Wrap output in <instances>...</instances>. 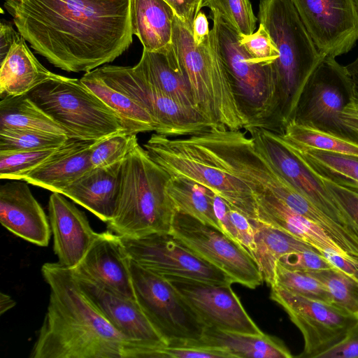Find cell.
<instances>
[{
  "instance_id": "6da1fadb",
  "label": "cell",
  "mask_w": 358,
  "mask_h": 358,
  "mask_svg": "<svg viewBox=\"0 0 358 358\" xmlns=\"http://www.w3.org/2000/svg\"><path fill=\"white\" fill-rule=\"evenodd\" d=\"M24 38L55 66L89 72L132 43L131 0H3Z\"/></svg>"
},
{
  "instance_id": "7a4b0ae2",
  "label": "cell",
  "mask_w": 358,
  "mask_h": 358,
  "mask_svg": "<svg viewBox=\"0 0 358 358\" xmlns=\"http://www.w3.org/2000/svg\"><path fill=\"white\" fill-rule=\"evenodd\" d=\"M49 303L31 358H152L153 350L127 338L99 311L72 270L45 263Z\"/></svg>"
},
{
  "instance_id": "3957f363",
  "label": "cell",
  "mask_w": 358,
  "mask_h": 358,
  "mask_svg": "<svg viewBox=\"0 0 358 358\" xmlns=\"http://www.w3.org/2000/svg\"><path fill=\"white\" fill-rule=\"evenodd\" d=\"M258 18L278 51L271 65L275 108L267 129L282 134L294 120L297 104L322 56L291 0H259Z\"/></svg>"
},
{
  "instance_id": "277c9868",
  "label": "cell",
  "mask_w": 358,
  "mask_h": 358,
  "mask_svg": "<svg viewBox=\"0 0 358 358\" xmlns=\"http://www.w3.org/2000/svg\"><path fill=\"white\" fill-rule=\"evenodd\" d=\"M170 178L145 148L135 145L122 162L117 206L108 230L130 238L170 232L176 211L166 191Z\"/></svg>"
},
{
  "instance_id": "5b68a950",
  "label": "cell",
  "mask_w": 358,
  "mask_h": 358,
  "mask_svg": "<svg viewBox=\"0 0 358 358\" xmlns=\"http://www.w3.org/2000/svg\"><path fill=\"white\" fill-rule=\"evenodd\" d=\"M171 45L199 112L217 126L231 130L248 128L249 120L238 104L210 35L202 43L196 45L192 32L176 15Z\"/></svg>"
},
{
  "instance_id": "8992f818",
  "label": "cell",
  "mask_w": 358,
  "mask_h": 358,
  "mask_svg": "<svg viewBox=\"0 0 358 358\" xmlns=\"http://www.w3.org/2000/svg\"><path fill=\"white\" fill-rule=\"evenodd\" d=\"M143 147L170 176L207 187L251 221H258L257 203L250 187L224 169L193 135L170 138L155 133Z\"/></svg>"
},
{
  "instance_id": "52a82bcc",
  "label": "cell",
  "mask_w": 358,
  "mask_h": 358,
  "mask_svg": "<svg viewBox=\"0 0 358 358\" xmlns=\"http://www.w3.org/2000/svg\"><path fill=\"white\" fill-rule=\"evenodd\" d=\"M69 138L99 141L127 133L120 116L80 79L58 75L27 94Z\"/></svg>"
},
{
  "instance_id": "ba28073f",
  "label": "cell",
  "mask_w": 358,
  "mask_h": 358,
  "mask_svg": "<svg viewBox=\"0 0 358 358\" xmlns=\"http://www.w3.org/2000/svg\"><path fill=\"white\" fill-rule=\"evenodd\" d=\"M210 10V40L227 69L238 104L249 120L248 128L267 129L275 108L271 66L253 62L240 43V34L218 11Z\"/></svg>"
},
{
  "instance_id": "9c48e42d",
  "label": "cell",
  "mask_w": 358,
  "mask_h": 358,
  "mask_svg": "<svg viewBox=\"0 0 358 358\" xmlns=\"http://www.w3.org/2000/svg\"><path fill=\"white\" fill-rule=\"evenodd\" d=\"M131 273L136 300L166 344L202 338L206 325L168 279L132 259Z\"/></svg>"
},
{
  "instance_id": "30bf717a",
  "label": "cell",
  "mask_w": 358,
  "mask_h": 358,
  "mask_svg": "<svg viewBox=\"0 0 358 358\" xmlns=\"http://www.w3.org/2000/svg\"><path fill=\"white\" fill-rule=\"evenodd\" d=\"M108 85L129 96L155 120L157 134L188 136L218 127L199 112L164 94L138 76L131 66L104 65L94 69Z\"/></svg>"
},
{
  "instance_id": "8fae6325",
  "label": "cell",
  "mask_w": 358,
  "mask_h": 358,
  "mask_svg": "<svg viewBox=\"0 0 358 358\" xmlns=\"http://www.w3.org/2000/svg\"><path fill=\"white\" fill-rule=\"evenodd\" d=\"M357 90L346 67L324 56L303 88L292 121L350 137L341 115Z\"/></svg>"
},
{
  "instance_id": "7c38bea8",
  "label": "cell",
  "mask_w": 358,
  "mask_h": 358,
  "mask_svg": "<svg viewBox=\"0 0 358 358\" xmlns=\"http://www.w3.org/2000/svg\"><path fill=\"white\" fill-rule=\"evenodd\" d=\"M194 252L250 289L263 282L253 257L220 229L176 211L170 231Z\"/></svg>"
},
{
  "instance_id": "4fadbf2b",
  "label": "cell",
  "mask_w": 358,
  "mask_h": 358,
  "mask_svg": "<svg viewBox=\"0 0 358 358\" xmlns=\"http://www.w3.org/2000/svg\"><path fill=\"white\" fill-rule=\"evenodd\" d=\"M270 296L303 335L304 347L299 357L318 358L344 340L358 323V317L332 303L306 298L275 285L271 286Z\"/></svg>"
},
{
  "instance_id": "5bb4252c",
  "label": "cell",
  "mask_w": 358,
  "mask_h": 358,
  "mask_svg": "<svg viewBox=\"0 0 358 358\" xmlns=\"http://www.w3.org/2000/svg\"><path fill=\"white\" fill-rule=\"evenodd\" d=\"M121 238L133 261L162 276H178L216 284L234 283L228 275L194 252L171 231Z\"/></svg>"
},
{
  "instance_id": "9a60e30c",
  "label": "cell",
  "mask_w": 358,
  "mask_h": 358,
  "mask_svg": "<svg viewBox=\"0 0 358 358\" xmlns=\"http://www.w3.org/2000/svg\"><path fill=\"white\" fill-rule=\"evenodd\" d=\"M257 149L297 191L324 213L358 236V229L340 208L322 181L281 141L277 133L259 128L245 129Z\"/></svg>"
},
{
  "instance_id": "2e32d148",
  "label": "cell",
  "mask_w": 358,
  "mask_h": 358,
  "mask_svg": "<svg viewBox=\"0 0 358 358\" xmlns=\"http://www.w3.org/2000/svg\"><path fill=\"white\" fill-rule=\"evenodd\" d=\"M178 290L206 327L262 334L231 284H216L178 276H164Z\"/></svg>"
},
{
  "instance_id": "e0dca14e",
  "label": "cell",
  "mask_w": 358,
  "mask_h": 358,
  "mask_svg": "<svg viewBox=\"0 0 358 358\" xmlns=\"http://www.w3.org/2000/svg\"><path fill=\"white\" fill-rule=\"evenodd\" d=\"M322 56L349 52L358 39V17L352 0H291Z\"/></svg>"
},
{
  "instance_id": "ac0fdd59",
  "label": "cell",
  "mask_w": 358,
  "mask_h": 358,
  "mask_svg": "<svg viewBox=\"0 0 358 358\" xmlns=\"http://www.w3.org/2000/svg\"><path fill=\"white\" fill-rule=\"evenodd\" d=\"M72 272L83 292L106 320L129 340L153 350L155 358L157 349L166 343L136 300L124 297Z\"/></svg>"
},
{
  "instance_id": "d6986e66",
  "label": "cell",
  "mask_w": 358,
  "mask_h": 358,
  "mask_svg": "<svg viewBox=\"0 0 358 358\" xmlns=\"http://www.w3.org/2000/svg\"><path fill=\"white\" fill-rule=\"evenodd\" d=\"M131 260L121 237L107 230L99 233L82 261L72 271L118 294L136 299Z\"/></svg>"
},
{
  "instance_id": "ffe728a7",
  "label": "cell",
  "mask_w": 358,
  "mask_h": 358,
  "mask_svg": "<svg viewBox=\"0 0 358 358\" xmlns=\"http://www.w3.org/2000/svg\"><path fill=\"white\" fill-rule=\"evenodd\" d=\"M64 196L59 192L52 193L48 218L57 262L72 269L82 261L99 233L91 227L85 214Z\"/></svg>"
},
{
  "instance_id": "44dd1931",
  "label": "cell",
  "mask_w": 358,
  "mask_h": 358,
  "mask_svg": "<svg viewBox=\"0 0 358 358\" xmlns=\"http://www.w3.org/2000/svg\"><path fill=\"white\" fill-rule=\"evenodd\" d=\"M0 222L7 230L39 246L48 245L51 228L41 206L23 180L0 187Z\"/></svg>"
},
{
  "instance_id": "7402d4cb",
  "label": "cell",
  "mask_w": 358,
  "mask_h": 358,
  "mask_svg": "<svg viewBox=\"0 0 358 358\" xmlns=\"http://www.w3.org/2000/svg\"><path fill=\"white\" fill-rule=\"evenodd\" d=\"M95 141L68 138L22 180L59 192L92 169L90 151Z\"/></svg>"
},
{
  "instance_id": "603a6c76",
  "label": "cell",
  "mask_w": 358,
  "mask_h": 358,
  "mask_svg": "<svg viewBox=\"0 0 358 358\" xmlns=\"http://www.w3.org/2000/svg\"><path fill=\"white\" fill-rule=\"evenodd\" d=\"M122 162L91 169L59 193L108 222L117 206Z\"/></svg>"
},
{
  "instance_id": "cb8c5ba5",
  "label": "cell",
  "mask_w": 358,
  "mask_h": 358,
  "mask_svg": "<svg viewBox=\"0 0 358 358\" xmlns=\"http://www.w3.org/2000/svg\"><path fill=\"white\" fill-rule=\"evenodd\" d=\"M254 196L258 221L287 232L311 245L320 252L331 249L349 255L322 229L292 210L273 193H255Z\"/></svg>"
},
{
  "instance_id": "d4e9b609",
  "label": "cell",
  "mask_w": 358,
  "mask_h": 358,
  "mask_svg": "<svg viewBox=\"0 0 358 358\" xmlns=\"http://www.w3.org/2000/svg\"><path fill=\"white\" fill-rule=\"evenodd\" d=\"M25 41L20 35L1 62V98L27 94L37 86L57 76L38 62Z\"/></svg>"
},
{
  "instance_id": "484cf974",
  "label": "cell",
  "mask_w": 358,
  "mask_h": 358,
  "mask_svg": "<svg viewBox=\"0 0 358 358\" xmlns=\"http://www.w3.org/2000/svg\"><path fill=\"white\" fill-rule=\"evenodd\" d=\"M133 70L157 90L182 106L199 112L190 89L178 68L171 44L160 51L143 50L141 59L133 66Z\"/></svg>"
},
{
  "instance_id": "4316f807",
  "label": "cell",
  "mask_w": 358,
  "mask_h": 358,
  "mask_svg": "<svg viewBox=\"0 0 358 358\" xmlns=\"http://www.w3.org/2000/svg\"><path fill=\"white\" fill-rule=\"evenodd\" d=\"M175 16L164 0H131V30L143 50L160 51L171 44Z\"/></svg>"
},
{
  "instance_id": "83f0119b",
  "label": "cell",
  "mask_w": 358,
  "mask_h": 358,
  "mask_svg": "<svg viewBox=\"0 0 358 358\" xmlns=\"http://www.w3.org/2000/svg\"><path fill=\"white\" fill-rule=\"evenodd\" d=\"M199 342L225 349L235 358H291L290 351L279 338L264 333L250 334L206 327Z\"/></svg>"
},
{
  "instance_id": "f1b7e54d",
  "label": "cell",
  "mask_w": 358,
  "mask_h": 358,
  "mask_svg": "<svg viewBox=\"0 0 358 358\" xmlns=\"http://www.w3.org/2000/svg\"><path fill=\"white\" fill-rule=\"evenodd\" d=\"M255 230L254 259L263 280L271 287L275 284L276 265L282 257L306 250H317L287 232L259 221L255 223Z\"/></svg>"
},
{
  "instance_id": "f546056e",
  "label": "cell",
  "mask_w": 358,
  "mask_h": 358,
  "mask_svg": "<svg viewBox=\"0 0 358 358\" xmlns=\"http://www.w3.org/2000/svg\"><path fill=\"white\" fill-rule=\"evenodd\" d=\"M80 80L120 116L128 134L157 131V125L147 110L106 83L94 70L85 73Z\"/></svg>"
},
{
  "instance_id": "4dcf8cb0",
  "label": "cell",
  "mask_w": 358,
  "mask_h": 358,
  "mask_svg": "<svg viewBox=\"0 0 358 358\" xmlns=\"http://www.w3.org/2000/svg\"><path fill=\"white\" fill-rule=\"evenodd\" d=\"M281 141L315 175L358 192V157L316 150H303Z\"/></svg>"
},
{
  "instance_id": "1f68e13d",
  "label": "cell",
  "mask_w": 358,
  "mask_h": 358,
  "mask_svg": "<svg viewBox=\"0 0 358 358\" xmlns=\"http://www.w3.org/2000/svg\"><path fill=\"white\" fill-rule=\"evenodd\" d=\"M0 129L31 130L66 136L62 127L27 94L1 98Z\"/></svg>"
},
{
  "instance_id": "d6a6232c",
  "label": "cell",
  "mask_w": 358,
  "mask_h": 358,
  "mask_svg": "<svg viewBox=\"0 0 358 358\" xmlns=\"http://www.w3.org/2000/svg\"><path fill=\"white\" fill-rule=\"evenodd\" d=\"M166 191L177 212L220 229L213 206L215 194L210 189L192 180L171 176Z\"/></svg>"
},
{
  "instance_id": "836d02e7",
  "label": "cell",
  "mask_w": 358,
  "mask_h": 358,
  "mask_svg": "<svg viewBox=\"0 0 358 358\" xmlns=\"http://www.w3.org/2000/svg\"><path fill=\"white\" fill-rule=\"evenodd\" d=\"M278 134L284 141L297 148L358 157L357 141L310 125L292 121Z\"/></svg>"
},
{
  "instance_id": "e575fe53",
  "label": "cell",
  "mask_w": 358,
  "mask_h": 358,
  "mask_svg": "<svg viewBox=\"0 0 358 358\" xmlns=\"http://www.w3.org/2000/svg\"><path fill=\"white\" fill-rule=\"evenodd\" d=\"M307 272L325 286L332 304L358 317V280L336 268Z\"/></svg>"
},
{
  "instance_id": "d590c367",
  "label": "cell",
  "mask_w": 358,
  "mask_h": 358,
  "mask_svg": "<svg viewBox=\"0 0 358 358\" xmlns=\"http://www.w3.org/2000/svg\"><path fill=\"white\" fill-rule=\"evenodd\" d=\"M66 135L19 129H0V152L57 149Z\"/></svg>"
},
{
  "instance_id": "8d00e7d4",
  "label": "cell",
  "mask_w": 358,
  "mask_h": 358,
  "mask_svg": "<svg viewBox=\"0 0 358 358\" xmlns=\"http://www.w3.org/2000/svg\"><path fill=\"white\" fill-rule=\"evenodd\" d=\"M274 285L306 298L332 303L325 286L307 271L289 269L278 263Z\"/></svg>"
},
{
  "instance_id": "74e56055",
  "label": "cell",
  "mask_w": 358,
  "mask_h": 358,
  "mask_svg": "<svg viewBox=\"0 0 358 358\" xmlns=\"http://www.w3.org/2000/svg\"><path fill=\"white\" fill-rule=\"evenodd\" d=\"M136 135L119 133L95 141L90 151L92 168L106 167L123 161L138 144Z\"/></svg>"
},
{
  "instance_id": "f35d334b",
  "label": "cell",
  "mask_w": 358,
  "mask_h": 358,
  "mask_svg": "<svg viewBox=\"0 0 358 358\" xmlns=\"http://www.w3.org/2000/svg\"><path fill=\"white\" fill-rule=\"evenodd\" d=\"M203 6L218 11L241 35L255 32L257 19L249 0H203Z\"/></svg>"
},
{
  "instance_id": "ab89813d",
  "label": "cell",
  "mask_w": 358,
  "mask_h": 358,
  "mask_svg": "<svg viewBox=\"0 0 358 358\" xmlns=\"http://www.w3.org/2000/svg\"><path fill=\"white\" fill-rule=\"evenodd\" d=\"M55 150L0 152V178L22 180Z\"/></svg>"
},
{
  "instance_id": "60d3db41",
  "label": "cell",
  "mask_w": 358,
  "mask_h": 358,
  "mask_svg": "<svg viewBox=\"0 0 358 358\" xmlns=\"http://www.w3.org/2000/svg\"><path fill=\"white\" fill-rule=\"evenodd\" d=\"M157 358H235L228 350L199 342L175 341L158 348Z\"/></svg>"
},
{
  "instance_id": "b9f144b4",
  "label": "cell",
  "mask_w": 358,
  "mask_h": 358,
  "mask_svg": "<svg viewBox=\"0 0 358 358\" xmlns=\"http://www.w3.org/2000/svg\"><path fill=\"white\" fill-rule=\"evenodd\" d=\"M240 43L250 59L262 66H270L278 57V51L262 24L257 31L250 35L240 34Z\"/></svg>"
},
{
  "instance_id": "7bdbcfd3",
  "label": "cell",
  "mask_w": 358,
  "mask_h": 358,
  "mask_svg": "<svg viewBox=\"0 0 358 358\" xmlns=\"http://www.w3.org/2000/svg\"><path fill=\"white\" fill-rule=\"evenodd\" d=\"M278 263L287 268L303 271L334 268L317 250H306L284 255Z\"/></svg>"
},
{
  "instance_id": "ee69618b",
  "label": "cell",
  "mask_w": 358,
  "mask_h": 358,
  "mask_svg": "<svg viewBox=\"0 0 358 358\" xmlns=\"http://www.w3.org/2000/svg\"><path fill=\"white\" fill-rule=\"evenodd\" d=\"M318 178L321 179L334 201L358 229V192L327 179Z\"/></svg>"
},
{
  "instance_id": "f6af8a7d",
  "label": "cell",
  "mask_w": 358,
  "mask_h": 358,
  "mask_svg": "<svg viewBox=\"0 0 358 358\" xmlns=\"http://www.w3.org/2000/svg\"><path fill=\"white\" fill-rule=\"evenodd\" d=\"M230 221L234 230L236 241L253 257L255 250V224L236 209L230 206L229 211Z\"/></svg>"
},
{
  "instance_id": "bcb514c9",
  "label": "cell",
  "mask_w": 358,
  "mask_h": 358,
  "mask_svg": "<svg viewBox=\"0 0 358 358\" xmlns=\"http://www.w3.org/2000/svg\"><path fill=\"white\" fill-rule=\"evenodd\" d=\"M175 15L192 33L194 20L203 7V0H164Z\"/></svg>"
},
{
  "instance_id": "7dc6e473",
  "label": "cell",
  "mask_w": 358,
  "mask_h": 358,
  "mask_svg": "<svg viewBox=\"0 0 358 358\" xmlns=\"http://www.w3.org/2000/svg\"><path fill=\"white\" fill-rule=\"evenodd\" d=\"M318 358H358V323L344 340Z\"/></svg>"
},
{
  "instance_id": "c3c4849f",
  "label": "cell",
  "mask_w": 358,
  "mask_h": 358,
  "mask_svg": "<svg viewBox=\"0 0 358 358\" xmlns=\"http://www.w3.org/2000/svg\"><path fill=\"white\" fill-rule=\"evenodd\" d=\"M320 253L334 268L358 280V259L331 249Z\"/></svg>"
},
{
  "instance_id": "681fc988",
  "label": "cell",
  "mask_w": 358,
  "mask_h": 358,
  "mask_svg": "<svg viewBox=\"0 0 358 358\" xmlns=\"http://www.w3.org/2000/svg\"><path fill=\"white\" fill-rule=\"evenodd\" d=\"M341 121L350 137L358 141V90L341 112Z\"/></svg>"
},
{
  "instance_id": "f907efd6",
  "label": "cell",
  "mask_w": 358,
  "mask_h": 358,
  "mask_svg": "<svg viewBox=\"0 0 358 358\" xmlns=\"http://www.w3.org/2000/svg\"><path fill=\"white\" fill-rule=\"evenodd\" d=\"M10 24L3 21L0 23V62L7 55L13 43L20 36Z\"/></svg>"
},
{
  "instance_id": "816d5d0a",
  "label": "cell",
  "mask_w": 358,
  "mask_h": 358,
  "mask_svg": "<svg viewBox=\"0 0 358 358\" xmlns=\"http://www.w3.org/2000/svg\"><path fill=\"white\" fill-rule=\"evenodd\" d=\"M210 31L206 15L200 10L194 20L192 33L195 44L198 45L205 41Z\"/></svg>"
},
{
  "instance_id": "f5cc1de1",
  "label": "cell",
  "mask_w": 358,
  "mask_h": 358,
  "mask_svg": "<svg viewBox=\"0 0 358 358\" xmlns=\"http://www.w3.org/2000/svg\"><path fill=\"white\" fill-rule=\"evenodd\" d=\"M16 304V302L8 294L1 292L0 293V314L3 315L10 309L13 308Z\"/></svg>"
},
{
  "instance_id": "db71d44e",
  "label": "cell",
  "mask_w": 358,
  "mask_h": 358,
  "mask_svg": "<svg viewBox=\"0 0 358 358\" xmlns=\"http://www.w3.org/2000/svg\"><path fill=\"white\" fill-rule=\"evenodd\" d=\"M358 90V57L351 63L345 66Z\"/></svg>"
},
{
  "instance_id": "11a10c76",
  "label": "cell",
  "mask_w": 358,
  "mask_h": 358,
  "mask_svg": "<svg viewBox=\"0 0 358 358\" xmlns=\"http://www.w3.org/2000/svg\"><path fill=\"white\" fill-rule=\"evenodd\" d=\"M358 17V0H352Z\"/></svg>"
}]
</instances>
